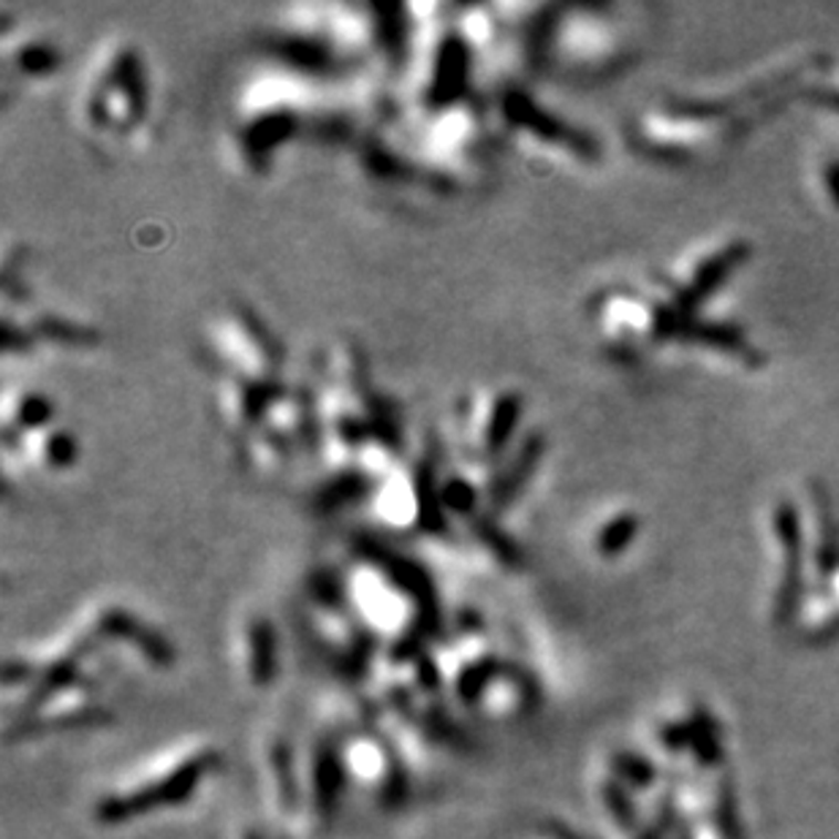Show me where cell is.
Masks as SVG:
<instances>
[{
	"instance_id": "cell-15",
	"label": "cell",
	"mask_w": 839,
	"mask_h": 839,
	"mask_svg": "<svg viewBox=\"0 0 839 839\" xmlns=\"http://www.w3.org/2000/svg\"><path fill=\"white\" fill-rule=\"evenodd\" d=\"M256 839H263V837H256Z\"/></svg>"
},
{
	"instance_id": "cell-11",
	"label": "cell",
	"mask_w": 839,
	"mask_h": 839,
	"mask_svg": "<svg viewBox=\"0 0 839 839\" xmlns=\"http://www.w3.org/2000/svg\"><path fill=\"white\" fill-rule=\"evenodd\" d=\"M636 530H639V517H636V514H631V511L614 514V517L603 521L601 530H598L595 549L601 551L603 557L620 555V551L628 549V543L633 541Z\"/></svg>"
},
{
	"instance_id": "cell-13",
	"label": "cell",
	"mask_w": 839,
	"mask_h": 839,
	"mask_svg": "<svg viewBox=\"0 0 839 839\" xmlns=\"http://www.w3.org/2000/svg\"><path fill=\"white\" fill-rule=\"evenodd\" d=\"M824 185L826 190H829L831 201L839 207V160H829V164L824 166Z\"/></svg>"
},
{
	"instance_id": "cell-5",
	"label": "cell",
	"mask_w": 839,
	"mask_h": 839,
	"mask_svg": "<svg viewBox=\"0 0 839 839\" xmlns=\"http://www.w3.org/2000/svg\"><path fill=\"white\" fill-rule=\"evenodd\" d=\"M218 764V753L199 750L196 755H190V758H185L179 766H174V769L142 785V788L101 799L99 807H95V818L101 824H123L128 818H139V815L164 810V807L183 805V801H188L196 794L204 777Z\"/></svg>"
},
{
	"instance_id": "cell-3",
	"label": "cell",
	"mask_w": 839,
	"mask_h": 839,
	"mask_svg": "<svg viewBox=\"0 0 839 839\" xmlns=\"http://www.w3.org/2000/svg\"><path fill=\"white\" fill-rule=\"evenodd\" d=\"M497 142L519 147L521 153L562 155L577 164H598L601 145L579 125L555 115L532 95V90L508 76H495L484 93Z\"/></svg>"
},
{
	"instance_id": "cell-6",
	"label": "cell",
	"mask_w": 839,
	"mask_h": 839,
	"mask_svg": "<svg viewBox=\"0 0 839 839\" xmlns=\"http://www.w3.org/2000/svg\"><path fill=\"white\" fill-rule=\"evenodd\" d=\"M80 459V443L65 424L50 422L22 435H3L6 481L65 476Z\"/></svg>"
},
{
	"instance_id": "cell-9",
	"label": "cell",
	"mask_w": 839,
	"mask_h": 839,
	"mask_svg": "<svg viewBox=\"0 0 839 839\" xmlns=\"http://www.w3.org/2000/svg\"><path fill=\"white\" fill-rule=\"evenodd\" d=\"M248 639V671L253 685L267 687L278 674V641H275V628L267 617H253L245 628Z\"/></svg>"
},
{
	"instance_id": "cell-1",
	"label": "cell",
	"mask_w": 839,
	"mask_h": 839,
	"mask_svg": "<svg viewBox=\"0 0 839 839\" xmlns=\"http://www.w3.org/2000/svg\"><path fill=\"white\" fill-rule=\"evenodd\" d=\"M525 413V394L519 389L500 386V383L473 386L454 397L446 435L437 437L446 463L465 473L481 489L487 514L500 481V470L536 433V429H527Z\"/></svg>"
},
{
	"instance_id": "cell-8",
	"label": "cell",
	"mask_w": 839,
	"mask_h": 839,
	"mask_svg": "<svg viewBox=\"0 0 839 839\" xmlns=\"http://www.w3.org/2000/svg\"><path fill=\"white\" fill-rule=\"evenodd\" d=\"M747 256H750V245L747 242H731L725 245L723 250L712 253L709 259H704L698 263V269L691 275L685 286L680 289H671V304L682 313H693L706 297H712L725 280L734 275L736 267L745 263Z\"/></svg>"
},
{
	"instance_id": "cell-14",
	"label": "cell",
	"mask_w": 839,
	"mask_h": 839,
	"mask_svg": "<svg viewBox=\"0 0 839 839\" xmlns=\"http://www.w3.org/2000/svg\"><path fill=\"white\" fill-rule=\"evenodd\" d=\"M810 99L815 101V104L826 106V110L837 112L839 115V90H818V93H812Z\"/></svg>"
},
{
	"instance_id": "cell-10",
	"label": "cell",
	"mask_w": 839,
	"mask_h": 839,
	"mask_svg": "<svg viewBox=\"0 0 839 839\" xmlns=\"http://www.w3.org/2000/svg\"><path fill=\"white\" fill-rule=\"evenodd\" d=\"M343 777H345V764L343 755L338 747L329 742L321 745L315 753V769H313V794H315V807L321 815H332L338 810L340 794H343Z\"/></svg>"
},
{
	"instance_id": "cell-7",
	"label": "cell",
	"mask_w": 839,
	"mask_h": 839,
	"mask_svg": "<svg viewBox=\"0 0 839 839\" xmlns=\"http://www.w3.org/2000/svg\"><path fill=\"white\" fill-rule=\"evenodd\" d=\"M63 65V55L55 41L33 33L28 28H17L6 17L3 20V71L14 76L17 85L39 87L46 85Z\"/></svg>"
},
{
	"instance_id": "cell-12",
	"label": "cell",
	"mask_w": 839,
	"mask_h": 839,
	"mask_svg": "<svg viewBox=\"0 0 839 839\" xmlns=\"http://www.w3.org/2000/svg\"><path fill=\"white\" fill-rule=\"evenodd\" d=\"M272 764H275V771H278V785L280 790H283V801L286 807H293V801H297V788H293V771H291V753L289 747H275L272 753Z\"/></svg>"
},
{
	"instance_id": "cell-4",
	"label": "cell",
	"mask_w": 839,
	"mask_h": 839,
	"mask_svg": "<svg viewBox=\"0 0 839 839\" xmlns=\"http://www.w3.org/2000/svg\"><path fill=\"white\" fill-rule=\"evenodd\" d=\"M204 356L215 381L275 386L289 381L286 353L250 304L231 302L204 327Z\"/></svg>"
},
{
	"instance_id": "cell-2",
	"label": "cell",
	"mask_w": 839,
	"mask_h": 839,
	"mask_svg": "<svg viewBox=\"0 0 839 839\" xmlns=\"http://www.w3.org/2000/svg\"><path fill=\"white\" fill-rule=\"evenodd\" d=\"M149 117H153V76L145 52L131 39L104 41L82 76V128L93 139L131 145L149 128Z\"/></svg>"
}]
</instances>
